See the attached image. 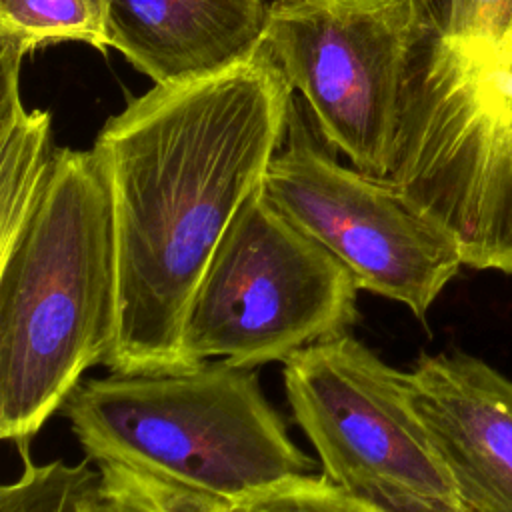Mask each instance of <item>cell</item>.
I'll return each instance as SVG.
<instances>
[{
  "label": "cell",
  "mask_w": 512,
  "mask_h": 512,
  "mask_svg": "<svg viewBox=\"0 0 512 512\" xmlns=\"http://www.w3.org/2000/svg\"><path fill=\"white\" fill-rule=\"evenodd\" d=\"M406 374L460 502L512 512V380L464 352L420 354Z\"/></svg>",
  "instance_id": "8"
},
{
  "label": "cell",
  "mask_w": 512,
  "mask_h": 512,
  "mask_svg": "<svg viewBox=\"0 0 512 512\" xmlns=\"http://www.w3.org/2000/svg\"><path fill=\"white\" fill-rule=\"evenodd\" d=\"M98 512H228L224 502L122 468L98 466Z\"/></svg>",
  "instance_id": "13"
},
{
  "label": "cell",
  "mask_w": 512,
  "mask_h": 512,
  "mask_svg": "<svg viewBox=\"0 0 512 512\" xmlns=\"http://www.w3.org/2000/svg\"><path fill=\"white\" fill-rule=\"evenodd\" d=\"M228 512H390L328 476L304 474L250 494Z\"/></svg>",
  "instance_id": "14"
},
{
  "label": "cell",
  "mask_w": 512,
  "mask_h": 512,
  "mask_svg": "<svg viewBox=\"0 0 512 512\" xmlns=\"http://www.w3.org/2000/svg\"><path fill=\"white\" fill-rule=\"evenodd\" d=\"M282 364L294 422L334 484L390 512L462 506L414 408L406 372L350 332L308 344Z\"/></svg>",
  "instance_id": "5"
},
{
  "label": "cell",
  "mask_w": 512,
  "mask_h": 512,
  "mask_svg": "<svg viewBox=\"0 0 512 512\" xmlns=\"http://www.w3.org/2000/svg\"><path fill=\"white\" fill-rule=\"evenodd\" d=\"M78 40L108 46V0H0V44L24 56L42 44Z\"/></svg>",
  "instance_id": "11"
},
{
  "label": "cell",
  "mask_w": 512,
  "mask_h": 512,
  "mask_svg": "<svg viewBox=\"0 0 512 512\" xmlns=\"http://www.w3.org/2000/svg\"><path fill=\"white\" fill-rule=\"evenodd\" d=\"M60 412L96 466L226 506L316 466L294 444L254 370L220 358L82 380Z\"/></svg>",
  "instance_id": "3"
},
{
  "label": "cell",
  "mask_w": 512,
  "mask_h": 512,
  "mask_svg": "<svg viewBox=\"0 0 512 512\" xmlns=\"http://www.w3.org/2000/svg\"><path fill=\"white\" fill-rule=\"evenodd\" d=\"M24 54L0 44V250L16 236L36 196L52 154L50 112L26 110L20 100V62Z\"/></svg>",
  "instance_id": "10"
},
{
  "label": "cell",
  "mask_w": 512,
  "mask_h": 512,
  "mask_svg": "<svg viewBox=\"0 0 512 512\" xmlns=\"http://www.w3.org/2000/svg\"><path fill=\"white\" fill-rule=\"evenodd\" d=\"M266 24L262 0H108V46L160 86L252 58Z\"/></svg>",
  "instance_id": "9"
},
{
  "label": "cell",
  "mask_w": 512,
  "mask_h": 512,
  "mask_svg": "<svg viewBox=\"0 0 512 512\" xmlns=\"http://www.w3.org/2000/svg\"><path fill=\"white\" fill-rule=\"evenodd\" d=\"M20 476L0 488V512H86L100 486V472L92 460L68 464L52 460L36 464L30 444L18 446Z\"/></svg>",
  "instance_id": "12"
},
{
  "label": "cell",
  "mask_w": 512,
  "mask_h": 512,
  "mask_svg": "<svg viewBox=\"0 0 512 512\" xmlns=\"http://www.w3.org/2000/svg\"><path fill=\"white\" fill-rule=\"evenodd\" d=\"M424 22L414 0H276L264 48L330 150L390 178Z\"/></svg>",
  "instance_id": "6"
},
{
  "label": "cell",
  "mask_w": 512,
  "mask_h": 512,
  "mask_svg": "<svg viewBox=\"0 0 512 512\" xmlns=\"http://www.w3.org/2000/svg\"><path fill=\"white\" fill-rule=\"evenodd\" d=\"M444 512H476V510H472V508H468V506H460V508H454V510H444Z\"/></svg>",
  "instance_id": "16"
},
{
  "label": "cell",
  "mask_w": 512,
  "mask_h": 512,
  "mask_svg": "<svg viewBox=\"0 0 512 512\" xmlns=\"http://www.w3.org/2000/svg\"><path fill=\"white\" fill-rule=\"evenodd\" d=\"M294 90L262 46L212 76L160 86L100 130L116 208L120 312L104 366H192L182 330L228 224L286 138Z\"/></svg>",
  "instance_id": "1"
},
{
  "label": "cell",
  "mask_w": 512,
  "mask_h": 512,
  "mask_svg": "<svg viewBox=\"0 0 512 512\" xmlns=\"http://www.w3.org/2000/svg\"><path fill=\"white\" fill-rule=\"evenodd\" d=\"M96 494H98V492H96ZM86 512H98V508H96V496H94V500L90 502V506H88Z\"/></svg>",
  "instance_id": "17"
},
{
  "label": "cell",
  "mask_w": 512,
  "mask_h": 512,
  "mask_svg": "<svg viewBox=\"0 0 512 512\" xmlns=\"http://www.w3.org/2000/svg\"><path fill=\"white\" fill-rule=\"evenodd\" d=\"M112 180L96 148L52 152L0 250V436L16 446L62 410L118 334Z\"/></svg>",
  "instance_id": "2"
},
{
  "label": "cell",
  "mask_w": 512,
  "mask_h": 512,
  "mask_svg": "<svg viewBox=\"0 0 512 512\" xmlns=\"http://www.w3.org/2000/svg\"><path fill=\"white\" fill-rule=\"evenodd\" d=\"M424 22V30H434L444 14L448 0H414Z\"/></svg>",
  "instance_id": "15"
},
{
  "label": "cell",
  "mask_w": 512,
  "mask_h": 512,
  "mask_svg": "<svg viewBox=\"0 0 512 512\" xmlns=\"http://www.w3.org/2000/svg\"><path fill=\"white\" fill-rule=\"evenodd\" d=\"M358 284L262 192L242 204L188 304L182 344L190 364L240 368L284 362L358 320Z\"/></svg>",
  "instance_id": "4"
},
{
  "label": "cell",
  "mask_w": 512,
  "mask_h": 512,
  "mask_svg": "<svg viewBox=\"0 0 512 512\" xmlns=\"http://www.w3.org/2000/svg\"><path fill=\"white\" fill-rule=\"evenodd\" d=\"M262 180L264 196L322 244L360 290L424 320L464 266L454 236L388 178L342 166L292 108L288 132Z\"/></svg>",
  "instance_id": "7"
}]
</instances>
